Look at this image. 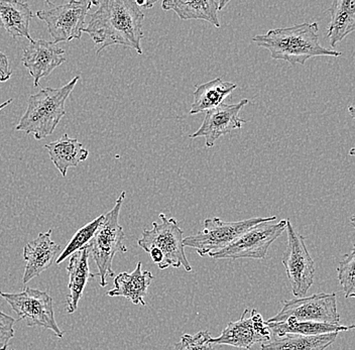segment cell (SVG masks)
Wrapping results in <instances>:
<instances>
[{
    "instance_id": "6da1fadb",
    "label": "cell",
    "mask_w": 355,
    "mask_h": 350,
    "mask_svg": "<svg viewBox=\"0 0 355 350\" xmlns=\"http://www.w3.org/2000/svg\"><path fill=\"white\" fill-rule=\"evenodd\" d=\"M97 10L90 15L83 33L90 35L95 45H100L97 55L107 46L119 45L143 55L144 15L133 0L92 1Z\"/></svg>"
},
{
    "instance_id": "7a4b0ae2",
    "label": "cell",
    "mask_w": 355,
    "mask_h": 350,
    "mask_svg": "<svg viewBox=\"0 0 355 350\" xmlns=\"http://www.w3.org/2000/svg\"><path fill=\"white\" fill-rule=\"evenodd\" d=\"M319 26L316 23L295 24L290 28H275L252 37V42L263 46L275 60L291 65H305L315 57H340L338 51L324 48L319 42Z\"/></svg>"
},
{
    "instance_id": "3957f363",
    "label": "cell",
    "mask_w": 355,
    "mask_h": 350,
    "mask_svg": "<svg viewBox=\"0 0 355 350\" xmlns=\"http://www.w3.org/2000/svg\"><path fill=\"white\" fill-rule=\"evenodd\" d=\"M79 80L78 75L62 87H46L31 95L28 108L15 130L32 134L37 141L54 134L60 121L65 116L67 99Z\"/></svg>"
},
{
    "instance_id": "277c9868",
    "label": "cell",
    "mask_w": 355,
    "mask_h": 350,
    "mask_svg": "<svg viewBox=\"0 0 355 350\" xmlns=\"http://www.w3.org/2000/svg\"><path fill=\"white\" fill-rule=\"evenodd\" d=\"M125 196L126 192H121L114 207L104 215L103 221L87 245L89 256L94 261L98 269L96 274H91L90 278L98 277L100 286L103 288L108 285V279L114 277L112 263L115 254L128 252V247L124 245L125 234L119 225V214Z\"/></svg>"
},
{
    "instance_id": "5b68a950",
    "label": "cell",
    "mask_w": 355,
    "mask_h": 350,
    "mask_svg": "<svg viewBox=\"0 0 355 350\" xmlns=\"http://www.w3.org/2000/svg\"><path fill=\"white\" fill-rule=\"evenodd\" d=\"M161 223L153 222L152 229H144L137 245L144 252L157 250L163 254L159 269L184 268L186 272H192V267L186 258L184 247V232L176 219L166 214L159 215Z\"/></svg>"
},
{
    "instance_id": "8992f818",
    "label": "cell",
    "mask_w": 355,
    "mask_h": 350,
    "mask_svg": "<svg viewBox=\"0 0 355 350\" xmlns=\"http://www.w3.org/2000/svg\"><path fill=\"white\" fill-rule=\"evenodd\" d=\"M276 218V216L255 217L235 222H226L218 217L207 218L204 221L203 229L184 238V247L194 249L199 256H209L227 247L250 228L261 223L272 222Z\"/></svg>"
},
{
    "instance_id": "52a82bcc",
    "label": "cell",
    "mask_w": 355,
    "mask_h": 350,
    "mask_svg": "<svg viewBox=\"0 0 355 350\" xmlns=\"http://www.w3.org/2000/svg\"><path fill=\"white\" fill-rule=\"evenodd\" d=\"M50 8L37 12V19L46 23L55 45L62 42L80 40L86 28L87 17L92 1L89 0H72L65 4L55 6L46 2Z\"/></svg>"
},
{
    "instance_id": "ba28073f",
    "label": "cell",
    "mask_w": 355,
    "mask_h": 350,
    "mask_svg": "<svg viewBox=\"0 0 355 350\" xmlns=\"http://www.w3.org/2000/svg\"><path fill=\"white\" fill-rule=\"evenodd\" d=\"M0 296L10 305L13 311L30 327H44L54 332L58 338H64L63 330L58 326L55 319L53 298L46 292L24 288L21 293H4Z\"/></svg>"
},
{
    "instance_id": "9c48e42d",
    "label": "cell",
    "mask_w": 355,
    "mask_h": 350,
    "mask_svg": "<svg viewBox=\"0 0 355 350\" xmlns=\"http://www.w3.org/2000/svg\"><path fill=\"white\" fill-rule=\"evenodd\" d=\"M286 226L287 220L261 223L244 232L225 249L211 254L209 256L214 260H263L272 243L285 231Z\"/></svg>"
},
{
    "instance_id": "30bf717a",
    "label": "cell",
    "mask_w": 355,
    "mask_h": 350,
    "mask_svg": "<svg viewBox=\"0 0 355 350\" xmlns=\"http://www.w3.org/2000/svg\"><path fill=\"white\" fill-rule=\"evenodd\" d=\"M288 320L339 324L340 316L337 310L336 294L319 293L283 301L281 311L268 322H285Z\"/></svg>"
},
{
    "instance_id": "8fae6325",
    "label": "cell",
    "mask_w": 355,
    "mask_h": 350,
    "mask_svg": "<svg viewBox=\"0 0 355 350\" xmlns=\"http://www.w3.org/2000/svg\"><path fill=\"white\" fill-rule=\"evenodd\" d=\"M286 231L288 245L282 263L287 272L293 295L297 298H303L314 283L315 263L306 247L305 238L294 229L288 219Z\"/></svg>"
},
{
    "instance_id": "7c38bea8",
    "label": "cell",
    "mask_w": 355,
    "mask_h": 350,
    "mask_svg": "<svg viewBox=\"0 0 355 350\" xmlns=\"http://www.w3.org/2000/svg\"><path fill=\"white\" fill-rule=\"evenodd\" d=\"M245 309L241 319L232 321L224 328L220 336L211 338V344L230 345L237 349H250L257 343H266L270 340V328L263 316L257 311Z\"/></svg>"
},
{
    "instance_id": "4fadbf2b",
    "label": "cell",
    "mask_w": 355,
    "mask_h": 350,
    "mask_svg": "<svg viewBox=\"0 0 355 350\" xmlns=\"http://www.w3.org/2000/svg\"><path fill=\"white\" fill-rule=\"evenodd\" d=\"M248 103V99H243L234 104L222 103L218 107L208 110L201 126L196 132L190 134L189 137H205L206 147H214L217 139H220L222 136L243 128L246 121L239 116V112Z\"/></svg>"
},
{
    "instance_id": "5bb4252c",
    "label": "cell",
    "mask_w": 355,
    "mask_h": 350,
    "mask_svg": "<svg viewBox=\"0 0 355 350\" xmlns=\"http://www.w3.org/2000/svg\"><path fill=\"white\" fill-rule=\"evenodd\" d=\"M65 62V51L44 40H33L22 53V65L28 69L35 87L40 86L42 78L49 76Z\"/></svg>"
},
{
    "instance_id": "9a60e30c",
    "label": "cell",
    "mask_w": 355,
    "mask_h": 350,
    "mask_svg": "<svg viewBox=\"0 0 355 350\" xmlns=\"http://www.w3.org/2000/svg\"><path fill=\"white\" fill-rule=\"evenodd\" d=\"M53 230L41 232L37 238L26 243L24 247V259L26 261L22 283H30L33 279L49 269L57 260L61 247L51 238Z\"/></svg>"
},
{
    "instance_id": "2e32d148",
    "label": "cell",
    "mask_w": 355,
    "mask_h": 350,
    "mask_svg": "<svg viewBox=\"0 0 355 350\" xmlns=\"http://www.w3.org/2000/svg\"><path fill=\"white\" fill-rule=\"evenodd\" d=\"M230 1L222 0H199V1H181V0H165L162 2L164 10H173L182 21L198 19L220 28L218 12L223 10Z\"/></svg>"
},
{
    "instance_id": "e0dca14e",
    "label": "cell",
    "mask_w": 355,
    "mask_h": 350,
    "mask_svg": "<svg viewBox=\"0 0 355 350\" xmlns=\"http://www.w3.org/2000/svg\"><path fill=\"white\" fill-rule=\"evenodd\" d=\"M155 277L150 271H143V265L139 261L132 272H121L114 278V289L108 291L110 297H123L132 301L135 305L146 307L144 301L148 289Z\"/></svg>"
},
{
    "instance_id": "ac0fdd59",
    "label": "cell",
    "mask_w": 355,
    "mask_h": 350,
    "mask_svg": "<svg viewBox=\"0 0 355 350\" xmlns=\"http://www.w3.org/2000/svg\"><path fill=\"white\" fill-rule=\"evenodd\" d=\"M89 250L87 245L78 250L70 256L67 272L69 274L68 290L67 296V313L73 314L76 311L80 299L82 298L87 285L91 272L89 270Z\"/></svg>"
},
{
    "instance_id": "d6986e66",
    "label": "cell",
    "mask_w": 355,
    "mask_h": 350,
    "mask_svg": "<svg viewBox=\"0 0 355 350\" xmlns=\"http://www.w3.org/2000/svg\"><path fill=\"white\" fill-rule=\"evenodd\" d=\"M49 152L51 161L63 177L70 168L78 167L80 163L88 159L89 150L83 147L75 137L63 134L58 141L44 146Z\"/></svg>"
},
{
    "instance_id": "ffe728a7",
    "label": "cell",
    "mask_w": 355,
    "mask_h": 350,
    "mask_svg": "<svg viewBox=\"0 0 355 350\" xmlns=\"http://www.w3.org/2000/svg\"><path fill=\"white\" fill-rule=\"evenodd\" d=\"M33 17V10L28 2L0 0V26L13 39L26 37L30 43L33 41L30 34V23Z\"/></svg>"
},
{
    "instance_id": "44dd1931",
    "label": "cell",
    "mask_w": 355,
    "mask_h": 350,
    "mask_svg": "<svg viewBox=\"0 0 355 350\" xmlns=\"http://www.w3.org/2000/svg\"><path fill=\"white\" fill-rule=\"evenodd\" d=\"M237 85L232 82L223 81L215 78L209 82L197 85L194 93V102L191 105L190 115L208 112L218 107L225 100L226 97L236 89Z\"/></svg>"
},
{
    "instance_id": "7402d4cb",
    "label": "cell",
    "mask_w": 355,
    "mask_h": 350,
    "mask_svg": "<svg viewBox=\"0 0 355 350\" xmlns=\"http://www.w3.org/2000/svg\"><path fill=\"white\" fill-rule=\"evenodd\" d=\"M331 21L327 28L330 46L335 48L355 30L354 0H334L329 8Z\"/></svg>"
},
{
    "instance_id": "603a6c76",
    "label": "cell",
    "mask_w": 355,
    "mask_h": 350,
    "mask_svg": "<svg viewBox=\"0 0 355 350\" xmlns=\"http://www.w3.org/2000/svg\"><path fill=\"white\" fill-rule=\"evenodd\" d=\"M339 333L322 334L316 336H304L298 334H286L276 336L261 344V350H326L336 340Z\"/></svg>"
},
{
    "instance_id": "cb8c5ba5",
    "label": "cell",
    "mask_w": 355,
    "mask_h": 350,
    "mask_svg": "<svg viewBox=\"0 0 355 350\" xmlns=\"http://www.w3.org/2000/svg\"><path fill=\"white\" fill-rule=\"evenodd\" d=\"M270 333L276 336L286 334H298L304 336H316L322 334L339 333L354 329V325L343 326L340 324H328V323L297 322V321H285V322H266Z\"/></svg>"
},
{
    "instance_id": "d4e9b609",
    "label": "cell",
    "mask_w": 355,
    "mask_h": 350,
    "mask_svg": "<svg viewBox=\"0 0 355 350\" xmlns=\"http://www.w3.org/2000/svg\"><path fill=\"white\" fill-rule=\"evenodd\" d=\"M104 215H100V216L95 218L94 220L84 225L83 227L80 228L76 234L73 236V238L70 239L68 245H66L65 249L62 250L60 256H58L55 260V265H61L64 263L67 259L70 258L72 254L77 252L78 250L83 249L84 247L90 243L91 239L94 236L95 232L97 231L102 221H103Z\"/></svg>"
},
{
    "instance_id": "484cf974",
    "label": "cell",
    "mask_w": 355,
    "mask_h": 350,
    "mask_svg": "<svg viewBox=\"0 0 355 350\" xmlns=\"http://www.w3.org/2000/svg\"><path fill=\"white\" fill-rule=\"evenodd\" d=\"M355 252L354 249L345 254L343 260L339 261L337 267V274H338V281L344 292V296L346 299H354L355 297Z\"/></svg>"
},
{
    "instance_id": "4316f807",
    "label": "cell",
    "mask_w": 355,
    "mask_h": 350,
    "mask_svg": "<svg viewBox=\"0 0 355 350\" xmlns=\"http://www.w3.org/2000/svg\"><path fill=\"white\" fill-rule=\"evenodd\" d=\"M211 338L207 330L200 331L195 335L184 334L179 342L174 345L173 350H214L210 342Z\"/></svg>"
},
{
    "instance_id": "83f0119b",
    "label": "cell",
    "mask_w": 355,
    "mask_h": 350,
    "mask_svg": "<svg viewBox=\"0 0 355 350\" xmlns=\"http://www.w3.org/2000/svg\"><path fill=\"white\" fill-rule=\"evenodd\" d=\"M15 318L0 311V350H6L11 339L15 338Z\"/></svg>"
},
{
    "instance_id": "f1b7e54d",
    "label": "cell",
    "mask_w": 355,
    "mask_h": 350,
    "mask_svg": "<svg viewBox=\"0 0 355 350\" xmlns=\"http://www.w3.org/2000/svg\"><path fill=\"white\" fill-rule=\"evenodd\" d=\"M12 75V69L10 67V60L8 56L0 51V83L8 81Z\"/></svg>"
},
{
    "instance_id": "f546056e",
    "label": "cell",
    "mask_w": 355,
    "mask_h": 350,
    "mask_svg": "<svg viewBox=\"0 0 355 350\" xmlns=\"http://www.w3.org/2000/svg\"><path fill=\"white\" fill-rule=\"evenodd\" d=\"M137 2V6L139 8H152L155 3V1H148V0H146V1H135Z\"/></svg>"
},
{
    "instance_id": "4dcf8cb0",
    "label": "cell",
    "mask_w": 355,
    "mask_h": 350,
    "mask_svg": "<svg viewBox=\"0 0 355 350\" xmlns=\"http://www.w3.org/2000/svg\"><path fill=\"white\" fill-rule=\"evenodd\" d=\"M12 101H13V99L10 98V99H8V100L3 102V103L0 104V110H3V108L6 107V106H8V105H10V104Z\"/></svg>"
},
{
    "instance_id": "1f68e13d",
    "label": "cell",
    "mask_w": 355,
    "mask_h": 350,
    "mask_svg": "<svg viewBox=\"0 0 355 350\" xmlns=\"http://www.w3.org/2000/svg\"><path fill=\"white\" fill-rule=\"evenodd\" d=\"M10 350H15V349H10Z\"/></svg>"
}]
</instances>
